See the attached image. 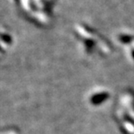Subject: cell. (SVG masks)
<instances>
[{
    "label": "cell",
    "mask_w": 134,
    "mask_h": 134,
    "mask_svg": "<svg viewBox=\"0 0 134 134\" xmlns=\"http://www.w3.org/2000/svg\"><path fill=\"white\" fill-rule=\"evenodd\" d=\"M10 3L31 24L46 27L55 18L58 0H9Z\"/></svg>",
    "instance_id": "1"
},
{
    "label": "cell",
    "mask_w": 134,
    "mask_h": 134,
    "mask_svg": "<svg viewBox=\"0 0 134 134\" xmlns=\"http://www.w3.org/2000/svg\"><path fill=\"white\" fill-rule=\"evenodd\" d=\"M15 44L12 32L0 24V60L6 56Z\"/></svg>",
    "instance_id": "2"
}]
</instances>
